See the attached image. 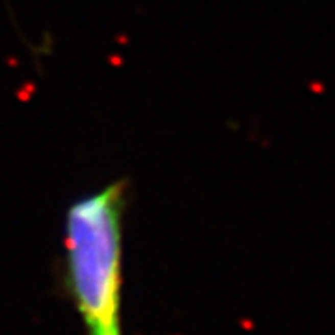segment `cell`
Here are the masks:
<instances>
[{"instance_id": "cell-1", "label": "cell", "mask_w": 335, "mask_h": 335, "mask_svg": "<svg viewBox=\"0 0 335 335\" xmlns=\"http://www.w3.org/2000/svg\"><path fill=\"white\" fill-rule=\"evenodd\" d=\"M127 183L114 181L69 205L63 222L65 276L88 335H123V212Z\"/></svg>"}]
</instances>
